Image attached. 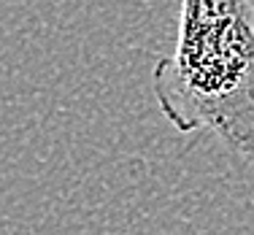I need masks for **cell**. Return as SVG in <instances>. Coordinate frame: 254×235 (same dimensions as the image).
<instances>
[{"instance_id":"6da1fadb","label":"cell","mask_w":254,"mask_h":235,"mask_svg":"<svg viewBox=\"0 0 254 235\" xmlns=\"http://www.w3.org/2000/svg\"><path fill=\"white\" fill-rule=\"evenodd\" d=\"M152 92L179 132L211 130L254 157V0H181L176 46L154 62Z\"/></svg>"}]
</instances>
